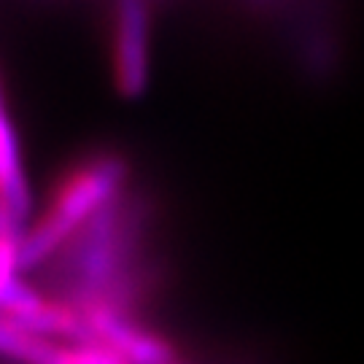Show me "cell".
Instances as JSON below:
<instances>
[{"label":"cell","mask_w":364,"mask_h":364,"mask_svg":"<svg viewBox=\"0 0 364 364\" xmlns=\"http://www.w3.org/2000/svg\"><path fill=\"white\" fill-rule=\"evenodd\" d=\"M124 162L119 156L100 154L84 159L57 183L43 216L33 221L19 240V270L46 262L65 248L97 213L122 197Z\"/></svg>","instance_id":"6da1fadb"},{"label":"cell","mask_w":364,"mask_h":364,"mask_svg":"<svg viewBox=\"0 0 364 364\" xmlns=\"http://www.w3.org/2000/svg\"><path fill=\"white\" fill-rule=\"evenodd\" d=\"M151 52V19L141 3H124L117 9L111 27V73L124 97H135L149 84Z\"/></svg>","instance_id":"7a4b0ae2"},{"label":"cell","mask_w":364,"mask_h":364,"mask_svg":"<svg viewBox=\"0 0 364 364\" xmlns=\"http://www.w3.org/2000/svg\"><path fill=\"white\" fill-rule=\"evenodd\" d=\"M165 364H189V362H183L181 356H178V359H170V362H165Z\"/></svg>","instance_id":"3957f363"}]
</instances>
